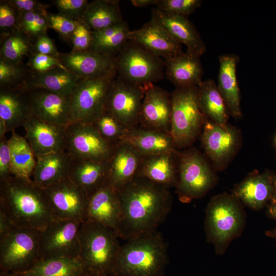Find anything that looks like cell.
Returning <instances> with one entry per match:
<instances>
[{
  "label": "cell",
  "mask_w": 276,
  "mask_h": 276,
  "mask_svg": "<svg viewBox=\"0 0 276 276\" xmlns=\"http://www.w3.org/2000/svg\"><path fill=\"white\" fill-rule=\"evenodd\" d=\"M121 215L116 232L126 241L157 231L170 213L172 197L169 189L136 176L117 191Z\"/></svg>",
  "instance_id": "obj_1"
},
{
  "label": "cell",
  "mask_w": 276,
  "mask_h": 276,
  "mask_svg": "<svg viewBox=\"0 0 276 276\" xmlns=\"http://www.w3.org/2000/svg\"><path fill=\"white\" fill-rule=\"evenodd\" d=\"M0 209L15 225L38 231L56 219L42 189L31 179L13 175L0 180Z\"/></svg>",
  "instance_id": "obj_2"
},
{
  "label": "cell",
  "mask_w": 276,
  "mask_h": 276,
  "mask_svg": "<svg viewBox=\"0 0 276 276\" xmlns=\"http://www.w3.org/2000/svg\"><path fill=\"white\" fill-rule=\"evenodd\" d=\"M168 262L166 242L156 231L121 245L110 276H164Z\"/></svg>",
  "instance_id": "obj_3"
},
{
  "label": "cell",
  "mask_w": 276,
  "mask_h": 276,
  "mask_svg": "<svg viewBox=\"0 0 276 276\" xmlns=\"http://www.w3.org/2000/svg\"><path fill=\"white\" fill-rule=\"evenodd\" d=\"M246 215L242 203L232 193H222L211 199L205 209L204 228L206 241L217 255H223L230 243L239 237Z\"/></svg>",
  "instance_id": "obj_4"
},
{
  "label": "cell",
  "mask_w": 276,
  "mask_h": 276,
  "mask_svg": "<svg viewBox=\"0 0 276 276\" xmlns=\"http://www.w3.org/2000/svg\"><path fill=\"white\" fill-rule=\"evenodd\" d=\"M80 253L86 275L96 273L110 276L121 245L113 229L86 220L79 231Z\"/></svg>",
  "instance_id": "obj_5"
},
{
  "label": "cell",
  "mask_w": 276,
  "mask_h": 276,
  "mask_svg": "<svg viewBox=\"0 0 276 276\" xmlns=\"http://www.w3.org/2000/svg\"><path fill=\"white\" fill-rule=\"evenodd\" d=\"M170 96V134L177 150L189 148L201 133L206 119L199 105V87L176 88Z\"/></svg>",
  "instance_id": "obj_6"
},
{
  "label": "cell",
  "mask_w": 276,
  "mask_h": 276,
  "mask_svg": "<svg viewBox=\"0 0 276 276\" xmlns=\"http://www.w3.org/2000/svg\"><path fill=\"white\" fill-rule=\"evenodd\" d=\"M216 171L205 155L195 148L179 151L175 192L183 203L204 196L217 184Z\"/></svg>",
  "instance_id": "obj_7"
},
{
  "label": "cell",
  "mask_w": 276,
  "mask_h": 276,
  "mask_svg": "<svg viewBox=\"0 0 276 276\" xmlns=\"http://www.w3.org/2000/svg\"><path fill=\"white\" fill-rule=\"evenodd\" d=\"M40 231L13 225L0 237V271L21 273L40 260Z\"/></svg>",
  "instance_id": "obj_8"
},
{
  "label": "cell",
  "mask_w": 276,
  "mask_h": 276,
  "mask_svg": "<svg viewBox=\"0 0 276 276\" xmlns=\"http://www.w3.org/2000/svg\"><path fill=\"white\" fill-rule=\"evenodd\" d=\"M115 60L118 76L132 84L146 88L164 78V60L132 41Z\"/></svg>",
  "instance_id": "obj_9"
},
{
  "label": "cell",
  "mask_w": 276,
  "mask_h": 276,
  "mask_svg": "<svg viewBox=\"0 0 276 276\" xmlns=\"http://www.w3.org/2000/svg\"><path fill=\"white\" fill-rule=\"evenodd\" d=\"M114 73L98 78L82 79L70 96L71 122L92 124L104 111Z\"/></svg>",
  "instance_id": "obj_10"
},
{
  "label": "cell",
  "mask_w": 276,
  "mask_h": 276,
  "mask_svg": "<svg viewBox=\"0 0 276 276\" xmlns=\"http://www.w3.org/2000/svg\"><path fill=\"white\" fill-rule=\"evenodd\" d=\"M205 156L216 171L225 170L241 146V133L236 127L220 125L206 118L201 133Z\"/></svg>",
  "instance_id": "obj_11"
},
{
  "label": "cell",
  "mask_w": 276,
  "mask_h": 276,
  "mask_svg": "<svg viewBox=\"0 0 276 276\" xmlns=\"http://www.w3.org/2000/svg\"><path fill=\"white\" fill-rule=\"evenodd\" d=\"M81 223L76 220L55 219L40 231V260L79 257Z\"/></svg>",
  "instance_id": "obj_12"
},
{
  "label": "cell",
  "mask_w": 276,
  "mask_h": 276,
  "mask_svg": "<svg viewBox=\"0 0 276 276\" xmlns=\"http://www.w3.org/2000/svg\"><path fill=\"white\" fill-rule=\"evenodd\" d=\"M145 88L117 75L109 88L105 110L130 129L140 124Z\"/></svg>",
  "instance_id": "obj_13"
},
{
  "label": "cell",
  "mask_w": 276,
  "mask_h": 276,
  "mask_svg": "<svg viewBox=\"0 0 276 276\" xmlns=\"http://www.w3.org/2000/svg\"><path fill=\"white\" fill-rule=\"evenodd\" d=\"M49 206L56 219L86 220L88 196L68 178L42 189Z\"/></svg>",
  "instance_id": "obj_14"
},
{
  "label": "cell",
  "mask_w": 276,
  "mask_h": 276,
  "mask_svg": "<svg viewBox=\"0 0 276 276\" xmlns=\"http://www.w3.org/2000/svg\"><path fill=\"white\" fill-rule=\"evenodd\" d=\"M113 147L91 124L71 122L65 127V150L72 158L109 160Z\"/></svg>",
  "instance_id": "obj_15"
},
{
  "label": "cell",
  "mask_w": 276,
  "mask_h": 276,
  "mask_svg": "<svg viewBox=\"0 0 276 276\" xmlns=\"http://www.w3.org/2000/svg\"><path fill=\"white\" fill-rule=\"evenodd\" d=\"M171 114L170 95L154 84L147 86L142 102L139 125L170 133Z\"/></svg>",
  "instance_id": "obj_16"
},
{
  "label": "cell",
  "mask_w": 276,
  "mask_h": 276,
  "mask_svg": "<svg viewBox=\"0 0 276 276\" xmlns=\"http://www.w3.org/2000/svg\"><path fill=\"white\" fill-rule=\"evenodd\" d=\"M23 127L25 138L36 157L65 150L66 126L47 122L32 115Z\"/></svg>",
  "instance_id": "obj_17"
},
{
  "label": "cell",
  "mask_w": 276,
  "mask_h": 276,
  "mask_svg": "<svg viewBox=\"0 0 276 276\" xmlns=\"http://www.w3.org/2000/svg\"><path fill=\"white\" fill-rule=\"evenodd\" d=\"M28 88L33 116L62 126L71 123L70 97L43 88Z\"/></svg>",
  "instance_id": "obj_18"
},
{
  "label": "cell",
  "mask_w": 276,
  "mask_h": 276,
  "mask_svg": "<svg viewBox=\"0 0 276 276\" xmlns=\"http://www.w3.org/2000/svg\"><path fill=\"white\" fill-rule=\"evenodd\" d=\"M59 60L68 71L81 79L116 73L115 57L91 51L60 53Z\"/></svg>",
  "instance_id": "obj_19"
},
{
  "label": "cell",
  "mask_w": 276,
  "mask_h": 276,
  "mask_svg": "<svg viewBox=\"0 0 276 276\" xmlns=\"http://www.w3.org/2000/svg\"><path fill=\"white\" fill-rule=\"evenodd\" d=\"M151 19L163 28L176 41L185 44L187 51L201 56L205 45L197 30L188 17L168 13L155 7Z\"/></svg>",
  "instance_id": "obj_20"
},
{
  "label": "cell",
  "mask_w": 276,
  "mask_h": 276,
  "mask_svg": "<svg viewBox=\"0 0 276 276\" xmlns=\"http://www.w3.org/2000/svg\"><path fill=\"white\" fill-rule=\"evenodd\" d=\"M32 115L28 86L0 88V121L7 132L23 127Z\"/></svg>",
  "instance_id": "obj_21"
},
{
  "label": "cell",
  "mask_w": 276,
  "mask_h": 276,
  "mask_svg": "<svg viewBox=\"0 0 276 276\" xmlns=\"http://www.w3.org/2000/svg\"><path fill=\"white\" fill-rule=\"evenodd\" d=\"M129 40L164 60L182 52L181 44L151 19L140 28L131 30Z\"/></svg>",
  "instance_id": "obj_22"
},
{
  "label": "cell",
  "mask_w": 276,
  "mask_h": 276,
  "mask_svg": "<svg viewBox=\"0 0 276 276\" xmlns=\"http://www.w3.org/2000/svg\"><path fill=\"white\" fill-rule=\"evenodd\" d=\"M142 156L129 144L120 141L113 145L109 159L108 183L118 191L137 176Z\"/></svg>",
  "instance_id": "obj_23"
},
{
  "label": "cell",
  "mask_w": 276,
  "mask_h": 276,
  "mask_svg": "<svg viewBox=\"0 0 276 276\" xmlns=\"http://www.w3.org/2000/svg\"><path fill=\"white\" fill-rule=\"evenodd\" d=\"M273 175L268 171L252 172L235 186L232 194L244 206L260 211L272 199Z\"/></svg>",
  "instance_id": "obj_24"
},
{
  "label": "cell",
  "mask_w": 276,
  "mask_h": 276,
  "mask_svg": "<svg viewBox=\"0 0 276 276\" xmlns=\"http://www.w3.org/2000/svg\"><path fill=\"white\" fill-rule=\"evenodd\" d=\"M121 215L117 191L109 183L88 197L86 220L110 227L116 232Z\"/></svg>",
  "instance_id": "obj_25"
},
{
  "label": "cell",
  "mask_w": 276,
  "mask_h": 276,
  "mask_svg": "<svg viewBox=\"0 0 276 276\" xmlns=\"http://www.w3.org/2000/svg\"><path fill=\"white\" fill-rule=\"evenodd\" d=\"M179 151L178 150L142 156L138 175L170 189L176 183Z\"/></svg>",
  "instance_id": "obj_26"
},
{
  "label": "cell",
  "mask_w": 276,
  "mask_h": 276,
  "mask_svg": "<svg viewBox=\"0 0 276 276\" xmlns=\"http://www.w3.org/2000/svg\"><path fill=\"white\" fill-rule=\"evenodd\" d=\"M109 160L72 158L67 178L82 189L88 197L108 183Z\"/></svg>",
  "instance_id": "obj_27"
},
{
  "label": "cell",
  "mask_w": 276,
  "mask_h": 276,
  "mask_svg": "<svg viewBox=\"0 0 276 276\" xmlns=\"http://www.w3.org/2000/svg\"><path fill=\"white\" fill-rule=\"evenodd\" d=\"M165 75L176 88L199 86L203 73L200 56L186 51L164 60Z\"/></svg>",
  "instance_id": "obj_28"
},
{
  "label": "cell",
  "mask_w": 276,
  "mask_h": 276,
  "mask_svg": "<svg viewBox=\"0 0 276 276\" xmlns=\"http://www.w3.org/2000/svg\"><path fill=\"white\" fill-rule=\"evenodd\" d=\"M239 59L238 55L233 54L219 56L217 85L227 105L230 115L235 119L242 117L240 93L237 76Z\"/></svg>",
  "instance_id": "obj_29"
},
{
  "label": "cell",
  "mask_w": 276,
  "mask_h": 276,
  "mask_svg": "<svg viewBox=\"0 0 276 276\" xmlns=\"http://www.w3.org/2000/svg\"><path fill=\"white\" fill-rule=\"evenodd\" d=\"M71 159L65 150L36 157L31 180L38 187L44 189L67 178Z\"/></svg>",
  "instance_id": "obj_30"
},
{
  "label": "cell",
  "mask_w": 276,
  "mask_h": 276,
  "mask_svg": "<svg viewBox=\"0 0 276 276\" xmlns=\"http://www.w3.org/2000/svg\"><path fill=\"white\" fill-rule=\"evenodd\" d=\"M121 141L132 146L142 156L177 150L170 133L140 125L129 129Z\"/></svg>",
  "instance_id": "obj_31"
},
{
  "label": "cell",
  "mask_w": 276,
  "mask_h": 276,
  "mask_svg": "<svg viewBox=\"0 0 276 276\" xmlns=\"http://www.w3.org/2000/svg\"><path fill=\"white\" fill-rule=\"evenodd\" d=\"M81 80L66 68L58 67L44 72L32 71L26 85L70 97Z\"/></svg>",
  "instance_id": "obj_32"
},
{
  "label": "cell",
  "mask_w": 276,
  "mask_h": 276,
  "mask_svg": "<svg viewBox=\"0 0 276 276\" xmlns=\"http://www.w3.org/2000/svg\"><path fill=\"white\" fill-rule=\"evenodd\" d=\"M130 31L124 20L104 29L93 31L89 51L116 57L129 40Z\"/></svg>",
  "instance_id": "obj_33"
},
{
  "label": "cell",
  "mask_w": 276,
  "mask_h": 276,
  "mask_svg": "<svg viewBox=\"0 0 276 276\" xmlns=\"http://www.w3.org/2000/svg\"><path fill=\"white\" fill-rule=\"evenodd\" d=\"M119 1L95 0L88 2L81 20L92 31L104 29L123 21Z\"/></svg>",
  "instance_id": "obj_34"
},
{
  "label": "cell",
  "mask_w": 276,
  "mask_h": 276,
  "mask_svg": "<svg viewBox=\"0 0 276 276\" xmlns=\"http://www.w3.org/2000/svg\"><path fill=\"white\" fill-rule=\"evenodd\" d=\"M199 87V103L205 117L220 125L227 124L230 113L213 80L202 81Z\"/></svg>",
  "instance_id": "obj_35"
},
{
  "label": "cell",
  "mask_w": 276,
  "mask_h": 276,
  "mask_svg": "<svg viewBox=\"0 0 276 276\" xmlns=\"http://www.w3.org/2000/svg\"><path fill=\"white\" fill-rule=\"evenodd\" d=\"M22 276H84L86 272L79 257L40 260Z\"/></svg>",
  "instance_id": "obj_36"
},
{
  "label": "cell",
  "mask_w": 276,
  "mask_h": 276,
  "mask_svg": "<svg viewBox=\"0 0 276 276\" xmlns=\"http://www.w3.org/2000/svg\"><path fill=\"white\" fill-rule=\"evenodd\" d=\"M9 140L12 175L31 179L36 159L29 143L25 137L20 136L14 131L12 132Z\"/></svg>",
  "instance_id": "obj_37"
},
{
  "label": "cell",
  "mask_w": 276,
  "mask_h": 276,
  "mask_svg": "<svg viewBox=\"0 0 276 276\" xmlns=\"http://www.w3.org/2000/svg\"><path fill=\"white\" fill-rule=\"evenodd\" d=\"M34 52L33 42L19 29L1 37L0 58L16 64Z\"/></svg>",
  "instance_id": "obj_38"
},
{
  "label": "cell",
  "mask_w": 276,
  "mask_h": 276,
  "mask_svg": "<svg viewBox=\"0 0 276 276\" xmlns=\"http://www.w3.org/2000/svg\"><path fill=\"white\" fill-rule=\"evenodd\" d=\"M91 124L104 140L113 145L121 141L129 130L105 110Z\"/></svg>",
  "instance_id": "obj_39"
},
{
  "label": "cell",
  "mask_w": 276,
  "mask_h": 276,
  "mask_svg": "<svg viewBox=\"0 0 276 276\" xmlns=\"http://www.w3.org/2000/svg\"><path fill=\"white\" fill-rule=\"evenodd\" d=\"M31 73L28 65L16 64L0 58V88L25 86Z\"/></svg>",
  "instance_id": "obj_40"
},
{
  "label": "cell",
  "mask_w": 276,
  "mask_h": 276,
  "mask_svg": "<svg viewBox=\"0 0 276 276\" xmlns=\"http://www.w3.org/2000/svg\"><path fill=\"white\" fill-rule=\"evenodd\" d=\"M47 11H33L19 14L18 29L33 42L49 29Z\"/></svg>",
  "instance_id": "obj_41"
},
{
  "label": "cell",
  "mask_w": 276,
  "mask_h": 276,
  "mask_svg": "<svg viewBox=\"0 0 276 276\" xmlns=\"http://www.w3.org/2000/svg\"><path fill=\"white\" fill-rule=\"evenodd\" d=\"M201 0H159L157 9L170 14L188 17L200 7Z\"/></svg>",
  "instance_id": "obj_42"
},
{
  "label": "cell",
  "mask_w": 276,
  "mask_h": 276,
  "mask_svg": "<svg viewBox=\"0 0 276 276\" xmlns=\"http://www.w3.org/2000/svg\"><path fill=\"white\" fill-rule=\"evenodd\" d=\"M47 17L49 28L56 31L64 40L71 43L73 33L80 21H75L59 13L48 12Z\"/></svg>",
  "instance_id": "obj_43"
},
{
  "label": "cell",
  "mask_w": 276,
  "mask_h": 276,
  "mask_svg": "<svg viewBox=\"0 0 276 276\" xmlns=\"http://www.w3.org/2000/svg\"><path fill=\"white\" fill-rule=\"evenodd\" d=\"M18 11L8 0L0 1V34L4 37L18 29Z\"/></svg>",
  "instance_id": "obj_44"
},
{
  "label": "cell",
  "mask_w": 276,
  "mask_h": 276,
  "mask_svg": "<svg viewBox=\"0 0 276 276\" xmlns=\"http://www.w3.org/2000/svg\"><path fill=\"white\" fill-rule=\"evenodd\" d=\"M52 2L59 13L79 21L81 20L82 15L89 2L87 0H54Z\"/></svg>",
  "instance_id": "obj_45"
},
{
  "label": "cell",
  "mask_w": 276,
  "mask_h": 276,
  "mask_svg": "<svg viewBox=\"0 0 276 276\" xmlns=\"http://www.w3.org/2000/svg\"><path fill=\"white\" fill-rule=\"evenodd\" d=\"M93 37V31L82 20L75 29L71 40L72 52H80L90 49Z\"/></svg>",
  "instance_id": "obj_46"
},
{
  "label": "cell",
  "mask_w": 276,
  "mask_h": 276,
  "mask_svg": "<svg viewBox=\"0 0 276 276\" xmlns=\"http://www.w3.org/2000/svg\"><path fill=\"white\" fill-rule=\"evenodd\" d=\"M27 65L32 72L37 73L44 72L58 67L65 68L59 59L36 52L29 58Z\"/></svg>",
  "instance_id": "obj_47"
},
{
  "label": "cell",
  "mask_w": 276,
  "mask_h": 276,
  "mask_svg": "<svg viewBox=\"0 0 276 276\" xmlns=\"http://www.w3.org/2000/svg\"><path fill=\"white\" fill-rule=\"evenodd\" d=\"M9 140L6 136L0 139V180L12 176Z\"/></svg>",
  "instance_id": "obj_48"
},
{
  "label": "cell",
  "mask_w": 276,
  "mask_h": 276,
  "mask_svg": "<svg viewBox=\"0 0 276 276\" xmlns=\"http://www.w3.org/2000/svg\"><path fill=\"white\" fill-rule=\"evenodd\" d=\"M34 52L50 55L59 59L60 53L47 33L40 36L33 43Z\"/></svg>",
  "instance_id": "obj_49"
},
{
  "label": "cell",
  "mask_w": 276,
  "mask_h": 276,
  "mask_svg": "<svg viewBox=\"0 0 276 276\" xmlns=\"http://www.w3.org/2000/svg\"><path fill=\"white\" fill-rule=\"evenodd\" d=\"M20 13L33 11H47L50 5L36 0H8Z\"/></svg>",
  "instance_id": "obj_50"
},
{
  "label": "cell",
  "mask_w": 276,
  "mask_h": 276,
  "mask_svg": "<svg viewBox=\"0 0 276 276\" xmlns=\"http://www.w3.org/2000/svg\"><path fill=\"white\" fill-rule=\"evenodd\" d=\"M14 225L5 212L0 209V237L8 233Z\"/></svg>",
  "instance_id": "obj_51"
},
{
  "label": "cell",
  "mask_w": 276,
  "mask_h": 276,
  "mask_svg": "<svg viewBox=\"0 0 276 276\" xmlns=\"http://www.w3.org/2000/svg\"><path fill=\"white\" fill-rule=\"evenodd\" d=\"M159 0H131L130 3L136 7H146L150 5H156Z\"/></svg>",
  "instance_id": "obj_52"
},
{
  "label": "cell",
  "mask_w": 276,
  "mask_h": 276,
  "mask_svg": "<svg viewBox=\"0 0 276 276\" xmlns=\"http://www.w3.org/2000/svg\"><path fill=\"white\" fill-rule=\"evenodd\" d=\"M266 213L269 218L276 221V202H270L268 204Z\"/></svg>",
  "instance_id": "obj_53"
},
{
  "label": "cell",
  "mask_w": 276,
  "mask_h": 276,
  "mask_svg": "<svg viewBox=\"0 0 276 276\" xmlns=\"http://www.w3.org/2000/svg\"><path fill=\"white\" fill-rule=\"evenodd\" d=\"M270 202H276V173L273 175V191Z\"/></svg>",
  "instance_id": "obj_54"
},
{
  "label": "cell",
  "mask_w": 276,
  "mask_h": 276,
  "mask_svg": "<svg viewBox=\"0 0 276 276\" xmlns=\"http://www.w3.org/2000/svg\"><path fill=\"white\" fill-rule=\"evenodd\" d=\"M265 234L267 236L273 238L276 240V227L267 231Z\"/></svg>",
  "instance_id": "obj_55"
},
{
  "label": "cell",
  "mask_w": 276,
  "mask_h": 276,
  "mask_svg": "<svg viewBox=\"0 0 276 276\" xmlns=\"http://www.w3.org/2000/svg\"><path fill=\"white\" fill-rule=\"evenodd\" d=\"M0 276H22L18 273L0 272Z\"/></svg>",
  "instance_id": "obj_56"
},
{
  "label": "cell",
  "mask_w": 276,
  "mask_h": 276,
  "mask_svg": "<svg viewBox=\"0 0 276 276\" xmlns=\"http://www.w3.org/2000/svg\"><path fill=\"white\" fill-rule=\"evenodd\" d=\"M86 276H108L105 274H96V273H93V274H89L86 275Z\"/></svg>",
  "instance_id": "obj_57"
},
{
  "label": "cell",
  "mask_w": 276,
  "mask_h": 276,
  "mask_svg": "<svg viewBox=\"0 0 276 276\" xmlns=\"http://www.w3.org/2000/svg\"><path fill=\"white\" fill-rule=\"evenodd\" d=\"M274 142H275V146H276V135H275V136Z\"/></svg>",
  "instance_id": "obj_58"
},
{
  "label": "cell",
  "mask_w": 276,
  "mask_h": 276,
  "mask_svg": "<svg viewBox=\"0 0 276 276\" xmlns=\"http://www.w3.org/2000/svg\"><path fill=\"white\" fill-rule=\"evenodd\" d=\"M84 276H86V275H84Z\"/></svg>",
  "instance_id": "obj_59"
}]
</instances>
